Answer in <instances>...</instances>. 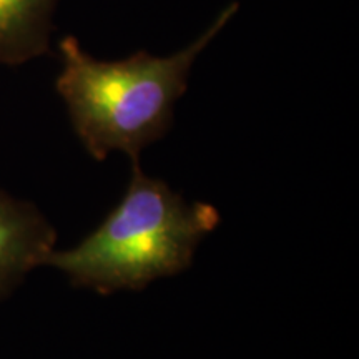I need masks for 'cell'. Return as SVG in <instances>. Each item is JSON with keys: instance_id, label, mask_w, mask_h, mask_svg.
<instances>
[{"instance_id": "obj_1", "label": "cell", "mask_w": 359, "mask_h": 359, "mask_svg": "<svg viewBox=\"0 0 359 359\" xmlns=\"http://www.w3.org/2000/svg\"><path fill=\"white\" fill-rule=\"evenodd\" d=\"M236 11V2L228 6L206 32L170 57L142 50L103 62L85 52L74 35L62 39L55 87L85 150L98 161L122 151L137 165L142 151L172 127L175 103L187 92L196 57Z\"/></svg>"}, {"instance_id": "obj_3", "label": "cell", "mask_w": 359, "mask_h": 359, "mask_svg": "<svg viewBox=\"0 0 359 359\" xmlns=\"http://www.w3.org/2000/svg\"><path fill=\"white\" fill-rule=\"evenodd\" d=\"M55 245V228L37 206L0 190V302L45 266Z\"/></svg>"}, {"instance_id": "obj_2", "label": "cell", "mask_w": 359, "mask_h": 359, "mask_svg": "<svg viewBox=\"0 0 359 359\" xmlns=\"http://www.w3.org/2000/svg\"><path fill=\"white\" fill-rule=\"evenodd\" d=\"M218 223L215 206L187 201L137 163L123 198L100 226L74 248L53 250L45 266L64 273L72 286L102 294L142 290L190 268Z\"/></svg>"}, {"instance_id": "obj_4", "label": "cell", "mask_w": 359, "mask_h": 359, "mask_svg": "<svg viewBox=\"0 0 359 359\" xmlns=\"http://www.w3.org/2000/svg\"><path fill=\"white\" fill-rule=\"evenodd\" d=\"M58 0H0V65L17 67L50 52Z\"/></svg>"}]
</instances>
